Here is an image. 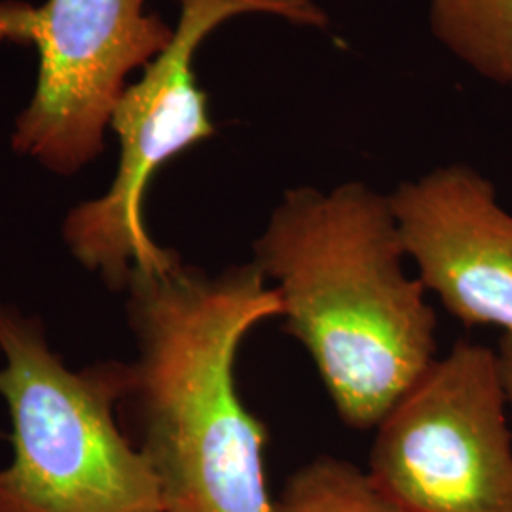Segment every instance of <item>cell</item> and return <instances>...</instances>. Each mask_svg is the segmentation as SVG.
<instances>
[{"mask_svg": "<svg viewBox=\"0 0 512 512\" xmlns=\"http://www.w3.org/2000/svg\"><path fill=\"white\" fill-rule=\"evenodd\" d=\"M253 251L338 418L374 429L437 359V315L404 268L389 196L357 181L291 188Z\"/></svg>", "mask_w": 512, "mask_h": 512, "instance_id": "6da1fadb", "label": "cell"}, {"mask_svg": "<svg viewBox=\"0 0 512 512\" xmlns=\"http://www.w3.org/2000/svg\"><path fill=\"white\" fill-rule=\"evenodd\" d=\"M128 285L139 357L126 397L164 512H274L268 429L236 382L241 342L281 317L272 285L253 262L209 275L181 260L133 270Z\"/></svg>", "mask_w": 512, "mask_h": 512, "instance_id": "7a4b0ae2", "label": "cell"}, {"mask_svg": "<svg viewBox=\"0 0 512 512\" xmlns=\"http://www.w3.org/2000/svg\"><path fill=\"white\" fill-rule=\"evenodd\" d=\"M0 395L14 423V459L0 469V512H164L147 458L112 408L128 366L74 374L37 323L0 306Z\"/></svg>", "mask_w": 512, "mask_h": 512, "instance_id": "3957f363", "label": "cell"}, {"mask_svg": "<svg viewBox=\"0 0 512 512\" xmlns=\"http://www.w3.org/2000/svg\"><path fill=\"white\" fill-rule=\"evenodd\" d=\"M173 40L148 63L141 82L126 88L110 124L120 137L118 175L109 192L69 215L65 239L76 258L110 285H128L133 270H164L179 256L150 238L143 200L156 171L205 139L215 128L207 95L192 69L203 38L241 14H270L298 25L327 27V14L311 0H179Z\"/></svg>", "mask_w": 512, "mask_h": 512, "instance_id": "277c9868", "label": "cell"}, {"mask_svg": "<svg viewBox=\"0 0 512 512\" xmlns=\"http://www.w3.org/2000/svg\"><path fill=\"white\" fill-rule=\"evenodd\" d=\"M497 349L459 342L374 427L368 473L404 512H512Z\"/></svg>", "mask_w": 512, "mask_h": 512, "instance_id": "5b68a950", "label": "cell"}, {"mask_svg": "<svg viewBox=\"0 0 512 512\" xmlns=\"http://www.w3.org/2000/svg\"><path fill=\"white\" fill-rule=\"evenodd\" d=\"M145 0L0 2V42L33 44L37 93L18 120L14 148L57 173H73L103 150V133L126 92V76L162 54L173 33Z\"/></svg>", "mask_w": 512, "mask_h": 512, "instance_id": "8992f818", "label": "cell"}, {"mask_svg": "<svg viewBox=\"0 0 512 512\" xmlns=\"http://www.w3.org/2000/svg\"><path fill=\"white\" fill-rule=\"evenodd\" d=\"M427 293L467 327L512 334V215L469 165L439 167L389 196Z\"/></svg>", "mask_w": 512, "mask_h": 512, "instance_id": "52a82bcc", "label": "cell"}, {"mask_svg": "<svg viewBox=\"0 0 512 512\" xmlns=\"http://www.w3.org/2000/svg\"><path fill=\"white\" fill-rule=\"evenodd\" d=\"M431 29L476 73L512 88V0H435Z\"/></svg>", "mask_w": 512, "mask_h": 512, "instance_id": "ba28073f", "label": "cell"}, {"mask_svg": "<svg viewBox=\"0 0 512 512\" xmlns=\"http://www.w3.org/2000/svg\"><path fill=\"white\" fill-rule=\"evenodd\" d=\"M274 512H404L348 459L317 456L287 478Z\"/></svg>", "mask_w": 512, "mask_h": 512, "instance_id": "9c48e42d", "label": "cell"}, {"mask_svg": "<svg viewBox=\"0 0 512 512\" xmlns=\"http://www.w3.org/2000/svg\"><path fill=\"white\" fill-rule=\"evenodd\" d=\"M497 357H499L501 378H503L507 401H509V408H511L512 412V334H503V338L499 340Z\"/></svg>", "mask_w": 512, "mask_h": 512, "instance_id": "30bf717a", "label": "cell"}]
</instances>
